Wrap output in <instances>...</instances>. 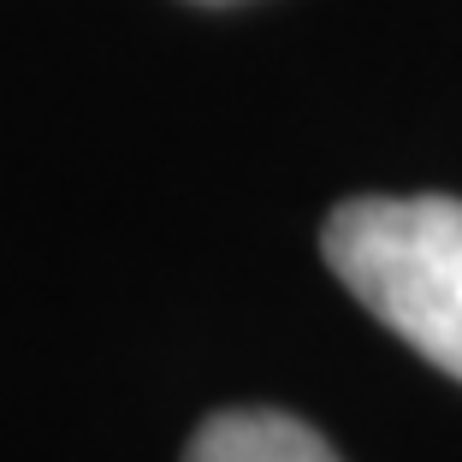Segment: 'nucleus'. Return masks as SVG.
<instances>
[{"instance_id":"f257e3e1","label":"nucleus","mask_w":462,"mask_h":462,"mask_svg":"<svg viewBox=\"0 0 462 462\" xmlns=\"http://www.w3.org/2000/svg\"><path fill=\"white\" fill-rule=\"evenodd\" d=\"M332 273L374 320L462 380V202L356 196L320 231Z\"/></svg>"},{"instance_id":"f03ea898","label":"nucleus","mask_w":462,"mask_h":462,"mask_svg":"<svg viewBox=\"0 0 462 462\" xmlns=\"http://www.w3.org/2000/svg\"><path fill=\"white\" fill-rule=\"evenodd\" d=\"M184 462H338V450L285 409H226L202 421Z\"/></svg>"},{"instance_id":"7ed1b4c3","label":"nucleus","mask_w":462,"mask_h":462,"mask_svg":"<svg viewBox=\"0 0 462 462\" xmlns=\"http://www.w3.org/2000/svg\"><path fill=\"white\" fill-rule=\"evenodd\" d=\"M202 6H226V0H202Z\"/></svg>"}]
</instances>
